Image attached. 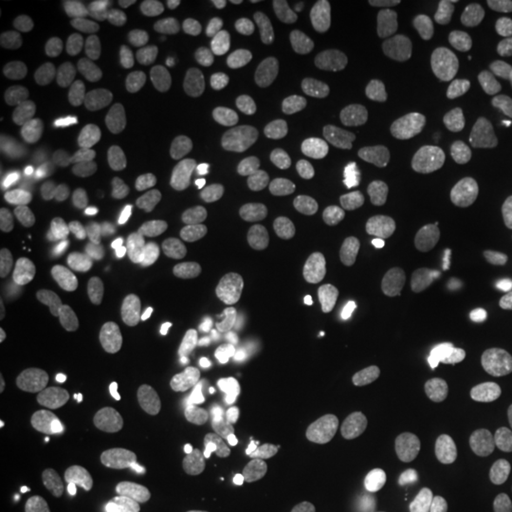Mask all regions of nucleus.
Segmentation results:
<instances>
[{
	"mask_svg": "<svg viewBox=\"0 0 512 512\" xmlns=\"http://www.w3.org/2000/svg\"><path fill=\"white\" fill-rule=\"evenodd\" d=\"M268 50H271L280 62L302 67V64H309L313 57H316L318 43L316 36H313L309 29L283 22L273 24L271 27V43H268Z\"/></svg>",
	"mask_w": 512,
	"mask_h": 512,
	"instance_id": "obj_37",
	"label": "nucleus"
},
{
	"mask_svg": "<svg viewBox=\"0 0 512 512\" xmlns=\"http://www.w3.org/2000/svg\"><path fill=\"white\" fill-rule=\"evenodd\" d=\"M458 76L467 86L484 88L494 91L498 83L503 81V62L501 57L482 46H467L458 55Z\"/></svg>",
	"mask_w": 512,
	"mask_h": 512,
	"instance_id": "obj_39",
	"label": "nucleus"
},
{
	"mask_svg": "<svg viewBox=\"0 0 512 512\" xmlns=\"http://www.w3.org/2000/svg\"><path fill=\"white\" fill-rule=\"evenodd\" d=\"M209 114V98L195 83H181L166 105V128L174 138H192L202 131Z\"/></svg>",
	"mask_w": 512,
	"mask_h": 512,
	"instance_id": "obj_28",
	"label": "nucleus"
},
{
	"mask_svg": "<svg viewBox=\"0 0 512 512\" xmlns=\"http://www.w3.org/2000/svg\"><path fill=\"white\" fill-rule=\"evenodd\" d=\"M159 22L166 36L181 46H211L221 36V24L200 3L188 0H166L159 3Z\"/></svg>",
	"mask_w": 512,
	"mask_h": 512,
	"instance_id": "obj_17",
	"label": "nucleus"
},
{
	"mask_svg": "<svg viewBox=\"0 0 512 512\" xmlns=\"http://www.w3.org/2000/svg\"><path fill=\"white\" fill-rule=\"evenodd\" d=\"M280 247H283V238L268 223H235L216 235L209 259L216 271L226 278H242L271 264Z\"/></svg>",
	"mask_w": 512,
	"mask_h": 512,
	"instance_id": "obj_3",
	"label": "nucleus"
},
{
	"mask_svg": "<svg viewBox=\"0 0 512 512\" xmlns=\"http://www.w3.org/2000/svg\"><path fill=\"white\" fill-rule=\"evenodd\" d=\"M219 24L221 36L233 43V46L247 50V53H259V50L268 48V43H271L273 24H240L223 17H219Z\"/></svg>",
	"mask_w": 512,
	"mask_h": 512,
	"instance_id": "obj_44",
	"label": "nucleus"
},
{
	"mask_svg": "<svg viewBox=\"0 0 512 512\" xmlns=\"http://www.w3.org/2000/svg\"><path fill=\"white\" fill-rule=\"evenodd\" d=\"M157 105L150 95L131 93L117 105L114 112V133L124 143H140L155 131Z\"/></svg>",
	"mask_w": 512,
	"mask_h": 512,
	"instance_id": "obj_33",
	"label": "nucleus"
},
{
	"mask_svg": "<svg viewBox=\"0 0 512 512\" xmlns=\"http://www.w3.org/2000/svg\"><path fill=\"white\" fill-rule=\"evenodd\" d=\"M489 411V401L482 396H463L437 415L425 451L427 465L437 475L458 477L470 470Z\"/></svg>",
	"mask_w": 512,
	"mask_h": 512,
	"instance_id": "obj_1",
	"label": "nucleus"
},
{
	"mask_svg": "<svg viewBox=\"0 0 512 512\" xmlns=\"http://www.w3.org/2000/svg\"><path fill=\"white\" fill-rule=\"evenodd\" d=\"M351 27L366 41H392L411 29V17L392 0H363L351 12Z\"/></svg>",
	"mask_w": 512,
	"mask_h": 512,
	"instance_id": "obj_24",
	"label": "nucleus"
},
{
	"mask_svg": "<svg viewBox=\"0 0 512 512\" xmlns=\"http://www.w3.org/2000/svg\"><path fill=\"white\" fill-rule=\"evenodd\" d=\"M8 181L17 195L29 197V200H50L67 188L69 171L57 155L34 152V155L19 157L10 166Z\"/></svg>",
	"mask_w": 512,
	"mask_h": 512,
	"instance_id": "obj_15",
	"label": "nucleus"
},
{
	"mask_svg": "<svg viewBox=\"0 0 512 512\" xmlns=\"http://www.w3.org/2000/svg\"><path fill=\"white\" fill-rule=\"evenodd\" d=\"M143 465L131 453H114L102 467V484L112 501H128L138 494V482Z\"/></svg>",
	"mask_w": 512,
	"mask_h": 512,
	"instance_id": "obj_40",
	"label": "nucleus"
},
{
	"mask_svg": "<svg viewBox=\"0 0 512 512\" xmlns=\"http://www.w3.org/2000/svg\"><path fill=\"white\" fill-rule=\"evenodd\" d=\"M178 62L190 74L216 83H238L247 76L249 64L242 57L214 46H188L178 50Z\"/></svg>",
	"mask_w": 512,
	"mask_h": 512,
	"instance_id": "obj_25",
	"label": "nucleus"
},
{
	"mask_svg": "<svg viewBox=\"0 0 512 512\" xmlns=\"http://www.w3.org/2000/svg\"><path fill=\"white\" fill-rule=\"evenodd\" d=\"M415 159H418V164L422 166H432L437 162V155H434V147L430 143H422L418 147V152H415Z\"/></svg>",
	"mask_w": 512,
	"mask_h": 512,
	"instance_id": "obj_54",
	"label": "nucleus"
},
{
	"mask_svg": "<svg viewBox=\"0 0 512 512\" xmlns=\"http://www.w3.org/2000/svg\"><path fill=\"white\" fill-rule=\"evenodd\" d=\"M403 498V484L396 475H377L342 498V512H392Z\"/></svg>",
	"mask_w": 512,
	"mask_h": 512,
	"instance_id": "obj_34",
	"label": "nucleus"
},
{
	"mask_svg": "<svg viewBox=\"0 0 512 512\" xmlns=\"http://www.w3.org/2000/svg\"><path fill=\"white\" fill-rule=\"evenodd\" d=\"M375 195L389 223L401 230L418 228L430 209L425 183L408 164H389L380 169L375 178Z\"/></svg>",
	"mask_w": 512,
	"mask_h": 512,
	"instance_id": "obj_5",
	"label": "nucleus"
},
{
	"mask_svg": "<svg viewBox=\"0 0 512 512\" xmlns=\"http://www.w3.org/2000/svg\"><path fill=\"white\" fill-rule=\"evenodd\" d=\"M280 491L292 498H306L323 484V467L299 444H285L280 451Z\"/></svg>",
	"mask_w": 512,
	"mask_h": 512,
	"instance_id": "obj_30",
	"label": "nucleus"
},
{
	"mask_svg": "<svg viewBox=\"0 0 512 512\" xmlns=\"http://www.w3.org/2000/svg\"><path fill=\"white\" fill-rule=\"evenodd\" d=\"M10 494L24 510L67 512L79 503L81 489L74 479L57 475V472H38V475L17 479Z\"/></svg>",
	"mask_w": 512,
	"mask_h": 512,
	"instance_id": "obj_18",
	"label": "nucleus"
},
{
	"mask_svg": "<svg viewBox=\"0 0 512 512\" xmlns=\"http://www.w3.org/2000/svg\"><path fill=\"white\" fill-rule=\"evenodd\" d=\"M366 204V188L356 178H335L328 181L316 195V223L328 233L344 230L361 214Z\"/></svg>",
	"mask_w": 512,
	"mask_h": 512,
	"instance_id": "obj_20",
	"label": "nucleus"
},
{
	"mask_svg": "<svg viewBox=\"0 0 512 512\" xmlns=\"http://www.w3.org/2000/svg\"><path fill=\"white\" fill-rule=\"evenodd\" d=\"M320 98L337 117H356L368 110L370 100H373V88L356 74H332L320 86Z\"/></svg>",
	"mask_w": 512,
	"mask_h": 512,
	"instance_id": "obj_31",
	"label": "nucleus"
},
{
	"mask_svg": "<svg viewBox=\"0 0 512 512\" xmlns=\"http://www.w3.org/2000/svg\"><path fill=\"white\" fill-rule=\"evenodd\" d=\"M0 110L12 121L43 124L55 112V93L41 79H17L0 91Z\"/></svg>",
	"mask_w": 512,
	"mask_h": 512,
	"instance_id": "obj_21",
	"label": "nucleus"
},
{
	"mask_svg": "<svg viewBox=\"0 0 512 512\" xmlns=\"http://www.w3.org/2000/svg\"><path fill=\"white\" fill-rule=\"evenodd\" d=\"M214 238V216L207 204L195 200L178 211L174 230H171V249L181 264L197 266L209 259Z\"/></svg>",
	"mask_w": 512,
	"mask_h": 512,
	"instance_id": "obj_16",
	"label": "nucleus"
},
{
	"mask_svg": "<svg viewBox=\"0 0 512 512\" xmlns=\"http://www.w3.org/2000/svg\"><path fill=\"white\" fill-rule=\"evenodd\" d=\"M214 136L226 150H245L252 138V107L242 88L230 86L219 93L211 110Z\"/></svg>",
	"mask_w": 512,
	"mask_h": 512,
	"instance_id": "obj_22",
	"label": "nucleus"
},
{
	"mask_svg": "<svg viewBox=\"0 0 512 512\" xmlns=\"http://www.w3.org/2000/svg\"><path fill=\"white\" fill-rule=\"evenodd\" d=\"M174 482V470L169 465L162 463V460H150V463L143 465V472H140L136 496L147 505H155L171 494Z\"/></svg>",
	"mask_w": 512,
	"mask_h": 512,
	"instance_id": "obj_43",
	"label": "nucleus"
},
{
	"mask_svg": "<svg viewBox=\"0 0 512 512\" xmlns=\"http://www.w3.org/2000/svg\"><path fill=\"white\" fill-rule=\"evenodd\" d=\"M107 306L98 297H81L53 320V339L69 358L93 356L107 332Z\"/></svg>",
	"mask_w": 512,
	"mask_h": 512,
	"instance_id": "obj_7",
	"label": "nucleus"
},
{
	"mask_svg": "<svg viewBox=\"0 0 512 512\" xmlns=\"http://www.w3.org/2000/svg\"><path fill=\"white\" fill-rule=\"evenodd\" d=\"M396 124L389 114H370L342 128V150L354 162L368 164L387 155Z\"/></svg>",
	"mask_w": 512,
	"mask_h": 512,
	"instance_id": "obj_23",
	"label": "nucleus"
},
{
	"mask_svg": "<svg viewBox=\"0 0 512 512\" xmlns=\"http://www.w3.org/2000/svg\"><path fill=\"white\" fill-rule=\"evenodd\" d=\"M240 392V380L226 370H202L178 392V408H202L233 403Z\"/></svg>",
	"mask_w": 512,
	"mask_h": 512,
	"instance_id": "obj_29",
	"label": "nucleus"
},
{
	"mask_svg": "<svg viewBox=\"0 0 512 512\" xmlns=\"http://www.w3.org/2000/svg\"><path fill=\"white\" fill-rule=\"evenodd\" d=\"M501 491H503V496L508 498V501L512 503V470L508 472V475H505L503 484H501Z\"/></svg>",
	"mask_w": 512,
	"mask_h": 512,
	"instance_id": "obj_55",
	"label": "nucleus"
},
{
	"mask_svg": "<svg viewBox=\"0 0 512 512\" xmlns=\"http://www.w3.org/2000/svg\"><path fill=\"white\" fill-rule=\"evenodd\" d=\"M181 505L183 512H219L221 496L216 479L204 470L190 472L181 486Z\"/></svg>",
	"mask_w": 512,
	"mask_h": 512,
	"instance_id": "obj_41",
	"label": "nucleus"
},
{
	"mask_svg": "<svg viewBox=\"0 0 512 512\" xmlns=\"http://www.w3.org/2000/svg\"><path fill=\"white\" fill-rule=\"evenodd\" d=\"M448 10H451V3H448V0H420L418 3V15L422 22L427 24L444 19L448 15Z\"/></svg>",
	"mask_w": 512,
	"mask_h": 512,
	"instance_id": "obj_49",
	"label": "nucleus"
},
{
	"mask_svg": "<svg viewBox=\"0 0 512 512\" xmlns=\"http://www.w3.org/2000/svg\"><path fill=\"white\" fill-rule=\"evenodd\" d=\"M489 463L494 465L496 472H503L505 467L512 465V448L510 446H496L489 451Z\"/></svg>",
	"mask_w": 512,
	"mask_h": 512,
	"instance_id": "obj_52",
	"label": "nucleus"
},
{
	"mask_svg": "<svg viewBox=\"0 0 512 512\" xmlns=\"http://www.w3.org/2000/svg\"><path fill=\"white\" fill-rule=\"evenodd\" d=\"M299 147L304 164L313 171H328L335 164V143L328 124L318 114H304L299 124Z\"/></svg>",
	"mask_w": 512,
	"mask_h": 512,
	"instance_id": "obj_36",
	"label": "nucleus"
},
{
	"mask_svg": "<svg viewBox=\"0 0 512 512\" xmlns=\"http://www.w3.org/2000/svg\"><path fill=\"white\" fill-rule=\"evenodd\" d=\"M482 370V356L465 339H446L432 351L425 370V387L434 399H451Z\"/></svg>",
	"mask_w": 512,
	"mask_h": 512,
	"instance_id": "obj_9",
	"label": "nucleus"
},
{
	"mask_svg": "<svg viewBox=\"0 0 512 512\" xmlns=\"http://www.w3.org/2000/svg\"><path fill=\"white\" fill-rule=\"evenodd\" d=\"M140 171L133 159L114 157L91 176L86 185V197L100 214H117L136 197L140 188Z\"/></svg>",
	"mask_w": 512,
	"mask_h": 512,
	"instance_id": "obj_14",
	"label": "nucleus"
},
{
	"mask_svg": "<svg viewBox=\"0 0 512 512\" xmlns=\"http://www.w3.org/2000/svg\"><path fill=\"white\" fill-rule=\"evenodd\" d=\"M34 64L38 72L50 76V79L69 81L81 74L83 53L76 43L67 41V38H48L46 43L36 48Z\"/></svg>",
	"mask_w": 512,
	"mask_h": 512,
	"instance_id": "obj_35",
	"label": "nucleus"
},
{
	"mask_svg": "<svg viewBox=\"0 0 512 512\" xmlns=\"http://www.w3.org/2000/svg\"><path fill=\"white\" fill-rule=\"evenodd\" d=\"M178 392L162 375H143L133 384L131 401L136 411L152 415V418H166L178 408Z\"/></svg>",
	"mask_w": 512,
	"mask_h": 512,
	"instance_id": "obj_38",
	"label": "nucleus"
},
{
	"mask_svg": "<svg viewBox=\"0 0 512 512\" xmlns=\"http://www.w3.org/2000/svg\"><path fill=\"white\" fill-rule=\"evenodd\" d=\"M195 306V297L190 292H166V294H152V297L140 299L136 304V313L140 318H166L174 316L178 311H188Z\"/></svg>",
	"mask_w": 512,
	"mask_h": 512,
	"instance_id": "obj_45",
	"label": "nucleus"
},
{
	"mask_svg": "<svg viewBox=\"0 0 512 512\" xmlns=\"http://www.w3.org/2000/svg\"><path fill=\"white\" fill-rule=\"evenodd\" d=\"M335 8H339L337 0H299L297 3L299 15L306 19H318V17H323L325 12H330Z\"/></svg>",
	"mask_w": 512,
	"mask_h": 512,
	"instance_id": "obj_50",
	"label": "nucleus"
},
{
	"mask_svg": "<svg viewBox=\"0 0 512 512\" xmlns=\"http://www.w3.org/2000/svg\"><path fill=\"white\" fill-rule=\"evenodd\" d=\"M268 396L273 415L285 427H304L316 418V394L299 366L285 363L275 368L268 382Z\"/></svg>",
	"mask_w": 512,
	"mask_h": 512,
	"instance_id": "obj_13",
	"label": "nucleus"
},
{
	"mask_svg": "<svg viewBox=\"0 0 512 512\" xmlns=\"http://www.w3.org/2000/svg\"><path fill=\"white\" fill-rule=\"evenodd\" d=\"M460 228L477 242H498L510 230L512 200L508 183L496 171L479 169L467 178L458 207Z\"/></svg>",
	"mask_w": 512,
	"mask_h": 512,
	"instance_id": "obj_2",
	"label": "nucleus"
},
{
	"mask_svg": "<svg viewBox=\"0 0 512 512\" xmlns=\"http://www.w3.org/2000/svg\"><path fill=\"white\" fill-rule=\"evenodd\" d=\"M389 458H392V446L382 434H361L342 446L337 467L344 477H358L387 465Z\"/></svg>",
	"mask_w": 512,
	"mask_h": 512,
	"instance_id": "obj_32",
	"label": "nucleus"
},
{
	"mask_svg": "<svg viewBox=\"0 0 512 512\" xmlns=\"http://www.w3.org/2000/svg\"><path fill=\"white\" fill-rule=\"evenodd\" d=\"M91 280V266L79 252H64L38 271L31 285V299L43 313H60L79 302Z\"/></svg>",
	"mask_w": 512,
	"mask_h": 512,
	"instance_id": "obj_6",
	"label": "nucleus"
},
{
	"mask_svg": "<svg viewBox=\"0 0 512 512\" xmlns=\"http://www.w3.org/2000/svg\"><path fill=\"white\" fill-rule=\"evenodd\" d=\"M190 188V174L174 155L159 157L143 178V209L152 219H169L181 211Z\"/></svg>",
	"mask_w": 512,
	"mask_h": 512,
	"instance_id": "obj_12",
	"label": "nucleus"
},
{
	"mask_svg": "<svg viewBox=\"0 0 512 512\" xmlns=\"http://www.w3.org/2000/svg\"><path fill=\"white\" fill-rule=\"evenodd\" d=\"M252 347V325L238 311L214 313L197 337L195 358L204 370H226L247 356Z\"/></svg>",
	"mask_w": 512,
	"mask_h": 512,
	"instance_id": "obj_8",
	"label": "nucleus"
},
{
	"mask_svg": "<svg viewBox=\"0 0 512 512\" xmlns=\"http://www.w3.org/2000/svg\"><path fill=\"white\" fill-rule=\"evenodd\" d=\"M83 430H86V422H83L81 415H67V418L62 420V437L67 439H76L81 437Z\"/></svg>",
	"mask_w": 512,
	"mask_h": 512,
	"instance_id": "obj_53",
	"label": "nucleus"
},
{
	"mask_svg": "<svg viewBox=\"0 0 512 512\" xmlns=\"http://www.w3.org/2000/svg\"><path fill=\"white\" fill-rule=\"evenodd\" d=\"M486 143L503 164L512 166V117L498 119L486 133Z\"/></svg>",
	"mask_w": 512,
	"mask_h": 512,
	"instance_id": "obj_48",
	"label": "nucleus"
},
{
	"mask_svg": "<svg viewBox=\"0 0 512 512\" xmlns=\"http://www.w3.org/2000/svg\"><path fill=\"white\" fill-rule=\"evenodd\" d=\"M266 316L283 335H297L316 313V294L309 266L302 259H290L275 271L264 292Z\"/></svg>",
	"mask_w": 512,
	"mask_h": 512,
	"instance_id": "obj_4",
	"label": "nucleus"
},
{
	"mask_svg": "<svg viewBox=\"0 0 512 512\" xmlns=\"http://www.w3.org/2000/svg\"><path fill=\"white\" fill-rule=\"evenodd\" d=\"M242 427V411L235 403H219V406L192 408L183 415L181 432L192 441L216 444L230 439Z\"/></svg>",
	"mask_w": 512,
	"mask_h": 512,
	"instance_id": "obj_27",
	"label": "nucleus"
},
{
	"mask_svg": "<svg viewBox=\"0 0 512 512\" xmlns=\"http://www.w3.org/2000/svg\"><path fill=\"white\" fill-rule=\"evenodd\" d=\"M273 12H278V3H268V0H242V3L228 5L221 17L240 24H268Z\"/></svg>",
	"mask_w": 512,
	"mask_h": 512,
	"instance_id": "obj_47",
	"label": "nucleus"
},
{
	"mask_svg": "<svg viewBox=\"0 0 512 512\" xmlns=\"http://www.w3.org/2000/svg\"><path fill=\"white\" fill-rule=\"evenodd\" d=\"M133 425H136L133 413L128 411L126 406H114L110 411L102 413L100 418L88 427V444L98 448V446L112 444V441L117 439H124L131 434Z\"/></svg>",
	"mask_w": 512,
	"mask_h": 512,
	"instance_id": "obj_42",
	"label": "nucleus"
},
{
	"mask_svg": "<svg viewBox=\"0 0 512 512\" xmlns=\"http://www.w3.org/2000/svg\"><path fill=\"white\" fill-rule=\"evenodd\" d=\"M72 228L55 214H34L17 223L12 233V252L22 264H43L69 252Z\"/></svg>",
	"mask_w": 512,
	"mask_h": 512,
	"instance_id": "obj_11",
	"label": "nucleus"
},
{
	"mask_svg": "<svg viewBox=\"0 0 512 512\" xmlns=\"http://www.w3.org/2000/svg\"><path fill=\"white\" fill-rule=\"evenodd\" d=\"M50 366L53 363L38 356L36 349L24 347L19 342H10V339L3 342V375L15 382L17 387H22L24 392H50L55 387L53 375L60 377L57 373H46V368Z\"/></svg>",
	"mask_w": 512,
	"mask_h": 512,
	"instance_id": "obj_26",
	"label": "nucleus"
},
{
	"mask_svg": "<svg viewBox=\"0 0 512 512\" xmlns=\"http://www.w3.org/2000/svg\"><path fill=\"white\" fill-rule=\"evenodd\" d=\"M48 444H50V437L48 432L43 430H29L19 434V437L12 441L8 458H5V465H8V470L12 472L22 470L24 465H29L31 460L41 456V453L48 448Z\"/></svg>",
	"mask_w": 512,
	"mask_h": 512,
	"instance_id": "obj_46",
	"label": "nucleus"
},
{
	"mask_svg": "<svg viewBox=\"0 0 512 512\" xmlns=\"http://www.w3.org/2000/svg\"><path fill=\"white\" fill-rule=\"evenodd\" d=\"M491 427H494L496 437H503V439L512 437V408H503V411H498L494 418H491Z\"/></svg>",
	"mask_w": 512,
	"mask_h": 512,
	"instance_id": "obj_51",
	"label": "nucleus"
},
{
	"mask_svg": "<svg viewBox=\"0 0 512 512\" xmlns=\"http://www.w3.org/2000/svg\"><path fill=\"white\" fill-rule=\"evenodd\" d=\"M195 174L226 204H245L252 200L256 181L238 159L219 145H204L195 155Z\"/></svg>",
	"mask_w": 512,
	"mask_h": 512,
	"instance_id": "obj_10",
	"label": "nucleus"
},
{
	"mask_svg": "<svg viewBox=\"0 0 512 512\" xmlns=\"http://www.w3.org/2000/svg\"><path fill=\"white\" fill-rule=\"evenodd\" d=\"M384 72L389 79L406 83V86H439L448 79V57L439 46L422 43V46H411L396 50L389 55Z\"/></svg>",
	"mask_w": 512,
	"mask_h": 512,
	"instance_id": "obj_19",
	"label": "nucleus"
}]
</instances>
